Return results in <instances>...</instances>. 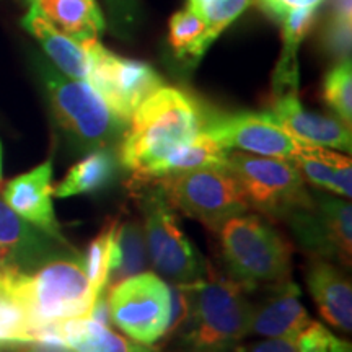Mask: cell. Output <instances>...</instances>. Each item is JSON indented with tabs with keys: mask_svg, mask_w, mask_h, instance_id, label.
Returning a JSON list of instances; mask_svg holds the SVG:
<instances>
[{
	"mask_svg": "<svg viewBox=\"0 0 352 352\" xmlns=\"http://www.w3.org/2000/svg\"><path fill=\"white\" fill-rule=\"evenodd\" d=\"M208 116L195 96L164 85L132 114L118 144V160L145 182L170 152L199 134Z\"/></svg>",
	"mask_w": 352,
	"mask_h": 352,
	"instance_id": "cell-1",
	"label": "cell"
},
{
	"mask_svg": "<svg viewBox=\"0 0 352 352\" xmlns=\"http://www.w3.org/2000/svg\"><path fill=\"white\" fill-rule=\"evenodd\" d=\"M189 311L179 328L186 352H230L250 334L253 303L248 289L233 277L208 270L195 283L184 284Z\"/></svg>",
	"mask_w": 352,
	"mask_h": 352,
	"instance_id": "cell-2",
	"label": "cell"
},
{
	"mask_svg": "<svg viewBox=\"0 0 352 352\" xmlns=\"http://www.w3.org/2000/svg\"><path fill=\"white\" fill-rule=\"evenodd\" d=\"M6 290L23 307L33 333L51 323L85 318L96 298L77 252L51 259L28 274H7Z\"/></svg>",
	"mask_w": 352,
	"mask_h": 352,
	"instance_id": "cell-3",
	"label": "cell"
},
{
	"mask_svg": "<svg viewBox=\"0 0 352 352\" xmlns=\"http://www.w3.org/2000/svg\"><path fill=\"white\" fill-rule=\"evenodd\" d=\"M34 69L56 122L77 152L88 153L120 144L127 124L90 83L64 76L41 57H34Z\"/></svg>",
	"mask_w": 352,
	"mask_h": 352,
	"instance_id": "cell-4",
	"label": "cell"
},
{
	"mask_svg": "<svg viewBox=\"0 0 352 352\" xmlns=\"http://www.w3.org/2000/svg\"><path fill=\"white\" fill-rule=\"evenodd\" d=\"M220 246L233 279L252 290L290 279L292 245L258 214L233 215L219 228Z\"/></svg>",
	"mask_w": 352,
	"mask_h": 352,
	"instance_id": "cell-5",
	"label": "cell"
},
{
	"mask_svg": "<svg viewBox=\"0 0 352 352\" xmlns=\"http://www.w3.org/2000/svg\"><path fill=\"white\" fill-rule=\"evenodd\" d=\"M226 170L239 184L248 208L276 220H285L311 196L300 171L287 158L230 151Z\"/></svg>",
	"mask_w": 352,
	"mask_h": 352,
	"instance_id": "cell-6",
	"label": "cell"
},
{
	"mask_svg": "<svg viewBox=\"0 0 352 352\" xmlns=\"http://www.w3.org/2000/svg\"><path fill=\"white\" fill-rule=\"evenodd\" d=\"M140 206L148 261L158 276L170 284H189L208 274L204 256L179 226L158 183L142 196Z\"/></svg>",
	"mask_w": 352,
	"mask_h": 352,
	"instance_id": "cell-7",
	"label": "cell"
},
{
	"mask_svg": "<svg viewBox=\"0 0 352 352\" xmlns=\"http://www.w3.org/2000/svg\"><path fill=\"white\" fill-rule=\"evenodd\" d=\"M157 179L173 208L209 230L217 232L233 215L250 209L233 176L220 166L179 171Z\"/></svg>",
	"mask_w": 352,
	"mask_h": 352,
	"instance_id": "cell-8",
	"label": "cell"
},
{
	"mask_svg": "<svg viewBox=\"0 0 352 352\" xmlns=\"http://www.w3.org/2000/svg\"><path fill=\"white\" fill-rule=\"evenodd\" d=\"M90 57L87 82L103 98L108 108L126 124L138 108L165 85L164 77L144 60L122 57L107 50L100 38L80 41Z\"/></svg>",
	"mask_w": 352,
	"mask_h": 352,
	"instance_id": "cell-9",
	"label": "cell"
},
{
	"mask_svg": "<svg viewBox=\"0 0 352 352\" xmlns=\"http://www.w3.org/2000/svg\"><path fill=\"white\" fill-rule=\"evenodd\" d=\"M111 324L131 340L153 346L166 336L170 321V284L145 271L108 289Z\"/></svg>",
	"mask_w": 352,
	"mask_h": 352,
	"instance_id": "cell-10",
	"label": "cell"
},
{
	"mask_svg": "<svg viewBox=\"0 0 352 352\" xmlns=\"http://www.w3.org/2000/svg\"><path fill=\"white\" fill-rule=\"evenodd\" d=\"M285 222L289 223L297 243L311 258L351 266V202L328 195H311L308 202L285 217Z\"/></svg>",
	"mask_w": 352,
	"mask_h": 352,
	"instance_id": "cell-11",
	"label": "cell"
},
{
	"mask_svg": "<svg viewBox=\"0 0 352 352\" xmlns=\"http://www.w3.org/2000/svg\"><path fill=\"white\" fill-rule=\"evenodd\" d=\"M202 131L228 152L239 151L290 160L298 147V140L289 135L267 111L209 113Z\"/></svg>",
	"mask_w": 352,
	"mask_h": 352,
	"instance_id": "cell-12",
	"label": "cell"
},
{
	"mask_svg": "<svg viewBox=\"0 0 352 352\" xmlns=\"http://www.w3.org/2000/svg\"><path fill=\"white\" fill-rule=\"evenodd\" d=\"M76 250L26 222L0 199V263L7 274H28Z\"/></svg>",
	"mask_w": 352,
	"mask_h": 352,
	"instance_id": "cell-13",
	"label": "cell"
},
{
	"mask_svg": "<svg viewBox=\"0 0 352 352\" xmlns=\"http://www.w3.org/2000/svg\"><path fill=\"white\" fill-rule=\"evenodd\" d=\"M267 113L298 142L347 153L352 151L351 126L344 124L336 116H327L303 108L298 94L274 96Z\"/></svg>",
	"mask_w": 352,
	"mask_h": 352,
	"instance_id": "cell-14",
	"label": "cell"
},
{
	"mask_svg": "<svg viewBox=\"0 0 352 352\" xmlns=\"http://www.w3.org/2000/svg\"><path fill=\"white\" fill-rule=\"evenodd\" d=\"M52 160L10 179L3 188V202L26 222L46 232L52 239L69 243L60 232L52 206Z\"/></svg>",
	"mask_w": 352,
	"mask_h": 352,
	"instance_id": "cell-15",
	"label": "cell"
},
{
	"mask_svg": "<svg viewBox=\"0 0 352 352\" xmlns=\"http://www.w3.org/2000/svg\"><path fill=\"white\" fill-rule=\"evenodd\" d=\"M308 292L329 327L342 333L352 329V287L341 267L327 259L311 258L305 272Z\"/></svg>",
	"mask_w": 352,
	"mask_h": 352,
	"instance_id": "cell-16",
	"label": "cell"
},
{
	"mask_svg": "<svg viewBox=\"0 0 352 352\" xmlns=\"http://www.w3.org/2000/svg\"><path fill=\"white\" fill-rule=\"evenodd\" d=\"M310 318L302 303L300 289L289 279L283 284L272 285L271 296L259 305H253L250 334L289 342Z\"/></svg>",
	"mask_w": 352,
	"mask_h": 352,
	"instance_id": "cell-17",
	"label": "cell"
},
{
	"mask_svg": "<svg viewBox=\"0 0 352 352\" xmlns=\"http://www.w3.org/2000/svg\"><path fill=\"white\" fill-rule=\"evenodd\" d=\"M38 341L63 342L77 352H158L88 318H72L38 329Z\"/></svg>",
	"mask_w": 352,
	"mask_h": 352,
	"instance_id": "cell-18",
	"label": "cell"
},
{
	"mask_svg": "<svg viewBox=\"0 0 352 352\" xmlns=\"http://www.w3.org/2000/svg\"><path fill=\"white\" fill-rule=\"evenodd\" d=\"M21 26L41 44L47 60L64 76L87 80L90 72V57L83 44L57 30L36 6H32L21 19Z\"/></svg>",
	"mask_w": 352,
	"mask_h": 352,
	"instance_id": "cell-19",
	"label": "cell"
},
{
	"mask_svg": "<svg viewBox=\"0 0 352 352\" xmlns=\"http://www.w3.org/2000/svg\"><path fill=\"white\" fill-rule=\"evenodd\" d=\"M290 162L297 166L303 179L314 186L328 189L347 199L352 196V164L344 153L320 145L298 142Z\"/></svg>",
	"mask_w": 352,
	"mask_h": 352,
	"instance_id": "cell-20",
	"label": "cell"
},
{
	"mask_svg": "<svg viewBox=\"0 0 352 352\" xmlns=\"http://www.w3.org/2000/svg\"><path fill=\"white\" fill-rule=\"evenodd\" d=\"M318 16V8H297L280 21L283 51L272 72V98L298 94V47Z\"/></svg>",
	"mask_w": 352,
	"mask_h": 352,
	"instance_id": "cell-21",
	"label": "cell"
},
{
	"mask_svg": "<svg viewBox=\"0 0 352 352\" xmlns=\"http://www.w3.org/2000/svg\"><path fill=\"white\" fill-rule=\"evenodd\" d=\"M120 166L118 153L113 148L108 147L88 152L80 162L70 166L63 182L52 188V196L65 199V197L103 191L114 183Z\"/></svg>",
	"mask_w": 352,
	"mask_h": 352,
	"instance_id": "cell-22",
	"label": "cell"
},
{
	"mask_svg": "<svg viewBox=\"0 0 352 352\" xmlns=\"http://www.w3.org/2000/svg\"><path fill=\"white\" fill-rule=\"evenodd\" d=\"M36 7L57 30L77 41L100 38L107 28L96 0H38Z\"/></svg>",
	"mask_w": 352,
	"mask_h": 352,
	"instance_id": "cell-23",
	"label": "cell"
},
{
	"mask_svg": "<svg viewBox=\"0 0 352 352\" xmlns=\"http://www.w3.org/2000/svg\"><path fill=\"white\" fill-rule=\"evenodd\" d=\"M228 151L214 140L210 135L201 131L195 139L179 145L173 152H170L164 160L158 164L145 182H152L155 178H162L165 175L179 173V171L196 170V168H210V166H220L226 168Z\"/></svg>",
	"mask_w": 352,
	"mask_h": 352,
	"instance_id": "cell-24",
	"label": "cell"
},
{
	"mask_svg": "<svg viewBox=\"0 0 352 352\" xmlns=\"http://www.w3.org/2000/svg\"><path fill=\"white\" fill-rule=\"evenodd\" d=\"M148 263L151 261H148L142 222L135 219H126L122 222H118L108 289L127 277L145 272Z\"/></svg>",
	"mask_w": 352,
	"mask_h": 352,
	"instance_id": "cell-25",
	"label": "cell"
},
{
	"mask_svg": "<svg viewBox=\"0 0 352 352\" xmlns=\"http://www.w3.org/2000/svg\"><path fill=\"white\" fill-rule=\"evenodd\" d=\"M120 220L111 219L101 227L98 235L87 246V252L82 256L83 270L87 272L94 292L103 294L108 290L109 272L113 266L114 256V239H116V227Z\"/></svg>",
	"mask_w": 352,
	"mask_h": 352,
	"instance_id": "cell-26",
	"label": "cell"
},
{
	"mask_svg": "<svg viewBox=\"0 0 352 352\" xmlns=\"http://www.w3.org/2000/svg\"><path fill=\"white\" fill-rule=\"evenodd\" d=\"M206 33V21L192 10H179L170 19L168 43L173 54L186 67L199 64V41Z\"/></svg>",
	"mask_w": 352,
	"mask_h": 352,
	"instance_id": "cell-27",
	"label": "cell"
},
{
	"mask_svg": "<svg viewBox=\"0 0 352 352\" xmlns=\"http://www.w3.org/2000/svg\"><path fill=\"white\" fill-rule=\"evenodd\" d=\"M321 96L338 120L351 126L352 122V64L351 59L336 63L323 78Z\"/></svg>",
	"mask_w": 352,
	"mask_h": 352,
	"instance_id": "cell-28",
	"label": "cell"
},
{
	"mask_svg": "<svg viewBox=\"0 0 352 352\" xmlns=\"http://www.w3.org/2000/svg\"><path fill=\"white\" fill-rule=\"evenodd\" d=\"M254 0H212L206 7L202 19L206 21V33L199 41L201 59L209 51V47L217 41L220 34L230 26L239 16L248 10Z\"/></svg>",
	"mask_w": 352,
	"mask_h": 352,
	"instance_id": "cell-29",
	"label": "cell"
},
{
	"mask_svg": "<svg viewBox=\"0 0 352 352\" xmlns=\"http://www.w3.org/2000/svg\"><path fill=\"white\" fill-rule=\"evenodd\" d=\"M290 344L297 352H351V342L334 334L323 323L310 318V321L298 331Z\"/></svg>",
	"mask_w": 352,
	"mask_h": 352,
	"instance_id": "cell-30",
	"label": "cell"
},
{
	"mask_svg": "<svg viewBox=\"0 0 352 352\" xmlns=\"http://www.w3.org/2000/svg\"><path fill=\"white\" fill-rule=\"evenodd\" d=\"M321 46H323L324 52L331 56L336 63L351 59L352 23L328 16V21L324 23L323 28V34H321Z\"/></svg>",
	"mask_w": 352,
	"mask_h": 352,
	"instance_id": "cell-31",
	"label": "cell"
},
{
	"mask_svg": "<svg viewBox=\"0 0 352 352\" xmlns=\"http://www.w3.org/2000/svg\"><path fill=\"white\" fill-rule=\"evenodd\" d=\"M323 2L324 0H254V3L277 23H280L290 12L297 8H318Z\"/></svg>",
	"mask_w": 352,
	"mask_h": 352,
	"instance_id": "cell-32",
	"label": "cell"
},
{
	"mask_svg": "<svg viewBox=\"0 0 352 352\" xmlns=\"http://www.w3.org/2000/svg\"><path fill=\"white\" fill-rule=\"evenodd\" d=\"M243 352H297L290 342L284 340H277V338H266V340L253 342L243 349Z\"/></svg>",
	"mask_w": 352,
	"mask_h": 352,
	"instance_id": "cell-33",
	"label": "cell"
},
{
	"mask_svg": "<svg viewBox=\"0 0 352 352\" xmlns=\"http://www.w3.org/2000/svg\"><path fill=\"white\" fill-rule=\"evenodd\" d=\"M16 352H77L72 347L63 344V342L52 341H30L23 342Z\"/></svg>",
	"mask_w": 352,
	"mask_h": 352,
	"instance_id": "cell-34",
	"label": "cell"
},
{
	"mask_svg": "<svg viewBox=\"0 0 352 352\" xmlns=\"http://www.w3.org/2000/svg\"><path fill=\"white\" fill-rule=\"evenodd\" d=\"M212 2V0H188V8L189 10H192L197 15L202 16V13H204L206 7L209 6V3Z\"/></svg>",
	"mask_w": 352,
	"mask_h": 352,
	"instance_id": "cell-35",
	"label": "cell"
},
{
	"mask_svg": "<svg viewBox=\"0 0 352 352\" xmlns=\"http://www.w3.org/2000/svg\"><path fill=\"white\" fill-rule=\"evenodd\" d=\"M23 344V342H8L0 341V352H16V349Z\"/></svg>",
	"mask_w": 352,
	"mask_h": 352,
	"instance_id": "cell-36",
	"label": "cell"
},
{
	"mask_svg": "<svg viewBox=\"0 0 352 352\" xmlns=\"http://www.w3.org/2000/svg\"><path fill=\"white\" fill-rule=\"evenodd\" d=\"M6 280H7L6 270H3L2 263H0V292H2V290H6Z\"/></svg>",
	"mask_w": 352,
	"mask_h": 352,
	"instance_id": "cell-37",
	"label": "cell"
},
{
	"mask_svg": "<svg viewBox=\"0 0 352 352\" xmlns=\"http://www.w3.org/2000/svg\"><path fill=\"white\" fill-rule=\"evenodd\" d=\"M0 183H2V144H0Z\"/></svg>",
	"mask_w": 352,
	"mask_h": 352,
	"instance_id": "cell-38",
	"label": "cell"
},
{
	"mask_svg": "<svg viewBox=\"0 0 352 352\" xmlns=\"http://www.w3.org/2000/svg\"><path fill=\"white\" fill-rule=\"evenodd\" d=\"M25 2L28 3L30 7H32V6H36V2H38V0H25Z\"/></svg>",
	"mask_w": 352,
	"mask_h": 352,
	"instance_id": "cell-39",
	"label": "cell"
}]
</instances>
